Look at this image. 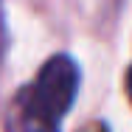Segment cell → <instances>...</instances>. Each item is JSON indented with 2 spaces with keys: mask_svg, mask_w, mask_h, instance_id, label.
<instances>
[{
  "mask_svg": "<svg viewBox=\"0 0 132 132\" xmlns=\"http://www.w3.org/2000/svg\"><path fill=\"white\" fill-rule=\"evenodd\" d=\"M81 70L73 56L53 53L39 68L37 79L14 98L11 127L14 132H59L62 118L79 96Z\"/></svg>",
  "mask_w": 132,
  "mask_h": 132,
  "instance_id": "6da1fadb",
  "label": "cell"
}]
</instances>
